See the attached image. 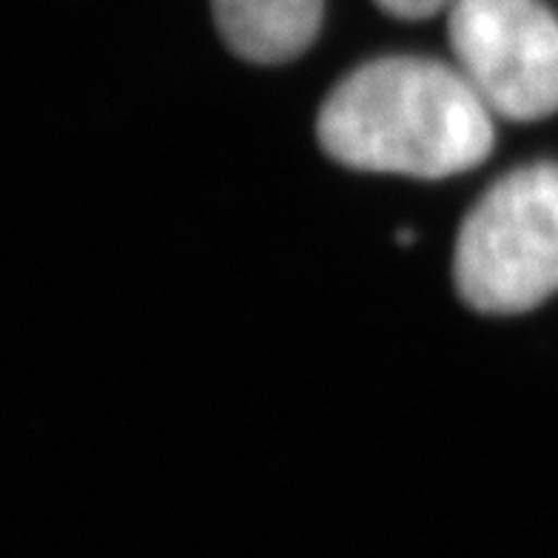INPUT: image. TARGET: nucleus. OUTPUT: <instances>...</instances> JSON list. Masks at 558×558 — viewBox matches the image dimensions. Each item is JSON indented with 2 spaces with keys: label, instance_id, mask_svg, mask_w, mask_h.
<instances>
[{
  "label": "nucleus",
  "instance_id": "20e7f679",
  "mask_svg": "<svg viewBox=\"0 0 558 558\" xmlns=\"http://www.w3.org/2000/svg\"><path fill=\"white\" fill-rule=\"evenodd\" d=\"M214 21L234 54L251 63H288L314 44L323 0H211Z\"/></svg>",
  "mask_w": 558,
  "mask_h": 558
},
{
  "label": "nucleus",
  "instance_id": "f03ea898",
  "mask_svg": "<svg viewBox=\"0 0 558 558\" xmlns=\"http://www.w3.org/2000/svg\"><path fill=\"white\" fill-rule=\"evenodd\" d=\"M462 300L482 314H522L558 291V162L515 169L464 217L453 254Z\"/></svg>",
  "mask_w": 558,
  "mask_h": 558
},
{
  "label": "nucleus",
  "instance_id": "7ed1b4c3",
  "mask_svg": "<svg viewBox=\"0 0 558 558\" xmlns=\"http://www.w3.org/2000/svg\"><path fill=\"white\" fill-rule=\"evenodd\" d=\"M448 40L493 114L524 123L558 111V17L544 0H453Z\"/></svg>",
  "mask_w": 558,
  "mask_h": 558
},
{
  "label": "nucleus",
  "instance_id": "39448f33",
  "mask_svg": "<svg viewBox=\"0 0 558 558\" xmlns=\"http://www.w3.org/2000/svg\"><path fill=\"white\" fill-rule=\"evenodd\" d=\"M383 12L399 17V21H425L445 9H450L453 0H376Z\"/></svg>",
  "mask_w": 558,
  "mask_h": 558
},
{
  "label": "nucleus",
  "instance_id": "f257e3e1",
  "mask_svg": "<svg viewBox=\"0 0 558 558\" xmlns=\"http://www.w3.org/2000/svg\"><path fill=\"white\" fill-rule=\"evenodd\" d=\"M316 137L348 169L441 180L487 160L493 111L456 66L379 58L328 95Z\"/></svg>",
  "mask_w": 558,
  "mask_h": 558
}]
</instances>
